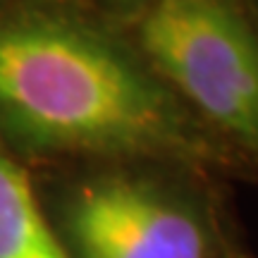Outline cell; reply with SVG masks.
<instances>
[{
	"label": "cell",
	"instance_id": "cell-1",
	"mask_svg": "<svg viewBox=\"0 0 258 258\" xmlns=\"http://www.w3.org/2000/svg\"><path fill=\"white\" fill-rule=\"evenodd\" d=\"M0 141L189 167L215 156L139 53L86 19L43 10L0 17Z\"/></svg>",
	"mask_w": 258,
	"mask_h": 258
},
{
	"label": "cell",
	"instance_id": "cell-2",
	"mask_svg": "<svg viewBox=\"0 0 258 258\" xmlns=\"http://www.w3.org/2000/svg\"><path fill=\"white\" fill-rule=\"evenodd\" d=\"M139 55L203 127L258 158V34L234 0H153Z\"/></svg>",
	"mask_w": 258,
	"mask_h": 258
},
{
	"label": "cell",
	"instance_id": "cell-3",
	"mask_svg": "<svg viewBox=\"0 0 258 258\" xmlns=\"http://www.w3.org/2000/svg\"><path fill=\"white\" fill-rule=\"evenodd\" d=\"M55 227L72 258H218L199 203L122 170L74 182L57 203Z\"/></svg>",
	"mask_w": 258,
	"mask_h": 258
},
{
	"label": "cell",
	"instance_id": "cell-4",
	"mask_svg": "<svg viewBox=\"0 0 258 258\" xmlns=\"http://www.w3.org/2000/svg\"><path fill=\"white\" fill-rule=\"evenodd\" d=\"M0 258H72L27 172L0 141Z\"/></svg>",
	"mask_w": 258,
	"mask_h": 258
},
{
	"label": "cell",
	"instance_id": "cell-5",
	"mask_svg": "<svg viewBox=\"0 0 258 258\" xmlns=\"http://www.w3.org/2000/svg\"><path fill=\"white\" fill-rule=\"evenodd\" d=\"M105 5H110V8H117V10H134V12H141V10L146 8L148 3H153V0H103Z\"/></svg>",
	"mask_w": 258,
	"mask_h": 258
}]
</instances>
